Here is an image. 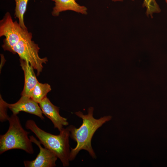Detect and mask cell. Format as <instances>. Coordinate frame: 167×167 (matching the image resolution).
Returning <instances> with one entry per match:
<instances>
[{
  "mask_svg": "<svg viewBox=\"0 0 167 167\" xmlns=\"http://www.w3.org/2000/svg\"><path fill=\"white\" fill-rule=\"evenodd\" d=\"M94 108L89 107L88 113L84 114L81 111L76 112L75 114L82 120L81 125L77 128L71 125L68 126L70 131V137L76 142L74 148H71L69 161H73L79 152L82 150L87 151L93 159L96 156L91 145L92 138L96 130L105 123L110 120L111 116H104L99 119L93 117Z\"/></svg>",
  "mask_w": 167,
  "mask_h": 167,
  "instance_id": "obj_1",
  "label": "cell"
},
{
  "mask_svg": "<svg viewBox=\"0 0 167 167\" xmlns=\"http://www.w3.org/2000/svg\"><path fill=\"white\" fill-rule=\"evenodd\" d=\"M25 127L31 130L44 147L54 153L62 162L63 167L69 165L70 131L68 127L63 128L59 135H56L46 132L39 128L32 120H28Z\"/></svg>",
  "mask_w": 167,
  "mask_h": 167,
  "instance_id": "obj_2",
  "label": "cell"
},
{
  "mask_svg": "<svg viewBox=\"0 0 167 167\" xmlns=\"http://www.w3.org/2000/svg\"><path fill=\"white\" fill-rule=\"evenodd\" d=\"M8 121L9 127L7 132L0 136V154L13 149H20L28 153H34L29 132L22 127L17 115L12 114Z\"/></svg>",
  "mask_w": 167,
  "mask_h": 167,
  "instance_id": "obj_3",
  "label": "cell"
},
{
  "mask_svg": "<svg viewBox=\"0 0 167 167\" xmlns=\"http://www.w3.org/2000/svg\"><path fill=\"white\" fill-rule=\"evenodd\" d=\"M32 34L29 32L24 36L12 49V53L17 54L20 59L28 62L37 71L39 76L43 68L42 64L48 61L47 58H40L38 52L40 49L38 44L32 40Z\"/></svg>",
  "mask_w": 167,
  "mask_h": 167,
  "instance_id": "obj_4",
  "label": "cell"
},
{
  "mask_svg": "<svg viewBox=\"0 0 167 167\" xmlns=\"http://www.w3.org/2000/svg\"><path fill=\"white\" fill-rule=\"evenodd\" d=\"M29 32L21 27L19 23L14 21L9 12L0 21V37L4 36L2 47L4 51L11 53L12 49Z\"/></svg>",
  "mask_w": 167,
  "mask_h": 167,
  "instance_id": "obj_5",
  "label": "cell"
},
{
  "mask_svg": "<svg viewBox=\"0 0 167 167\" xmlns=\"http://www.w3.org/2000/svg\"><path fill=\"white\" fill-rule=\"evenodd\" d=\"M32 143L39 147L40 151L36 158L32 161H25L24 165L25 167H54L58 157L49 149L41 146V143L33 135L29 137Z\"/></svg>",
  "mask_w": 167,
  "mask_h": 167,
  "instance_id": "obj_6",
  "label": "cell"
},
{
  "mask_svg": "<svg viewBox=\"0 0 167 167\" xmlns=\"http://www.w3.org/2000/svg\"><path fill=\"white\" fill-rule=\"evenodd\" d=\"M38 104L30 97L21 96L19 99L16 103L13 104L7 103V105L13 114L17 115L20 112H24L36 115L41 119L43 120L45 118Z\"/></svg>",
  "mask_w": 167,
  "mask_h": 167,
  "instance_id": "obj_7",
  "label": "cell"
},
{
  "mask_svg": "<svg viewBox=\"0 0 167 167\" xmlns=\"http://www.w3.org/2000/svg\"><path fill=\"white\" fill-rule=\"evenodd\" d=\"M39 104L43 114L51 121L54 127L59 132L64 126L69 125L67 119L60 115L59 108L54 105L47 97Z\"/></svg>",
  "mask_w": 167,
  "mask_h": 167,
  "instance_id": "obj_8",
  "label": "cell"
},
{
  "mask_svg": "<svg viewBox=\"0 0 167 167\" xmlns=\"http://www.w3.org/2000/svg\"><path fill=\"white\" fill-rule=\"evenodd\" d=\"M20 66L24 71V84L21 96L31 97L32 91L38 82L34 71V68L29 62L20 59Z\"/></svg>",
  "mask_w": 167,
  "mask_h": 167,
  "instance_id": "obj_9",
  "label": "cell"
},
{
  "mask_svg": "<svg viewBox=\"0 0 167 167\" xmlns=\"http://www.w3.org/2000/svg\"><path fill=\"white\" fill-rule=\"evenodd\" d=\"M55 2L52 15L54 16H58L62 11L71 10L82 14H87V8L84 6H80L75 0H51Z\"/></svg>",
  "mask_w": 167,
  "mask_h": 167,
  "instance_id": "obj_10",
  "label": "cell"
},
{
  "mask_svg": "<svg viewBox=\"0 0 167 167\" xmlns=\"http://www.w3.org/2000/svg\"><path fill=\"white\" fill-rule=\"evenodd\" d=\"M51 90V86L49 84L38 82L32 91L31 98L39 104L46 97L47 94Z\"/></svg>",
  "mask_w": 167,
  "mask_h": 167,
  "instance_id": "obj_11",
  "label": "cell"
},
{
  "mask_svg": "<svg viewBox=\"0 0 167 167\" xmlns=\"http://www.w3.org/2000/svg\"><path fill=\"white\" fill-rule=\"evenodd\" d=\"M14 0L15 2V18L18 19L19 23L22 28L25 29H28L24 24V15L26 11L28 0Z\"/></svg>",
  "mask_w": 167,
  "mask_h": 167,
  "instance_id": "obj_12",
  "label": "cell"
},
{
  "mask_svg": "<svg viewBox=\"0 0 167 167\" xmlns=\"http://www.w3.org/2000/svg\"><path fill=\"white\" fill-rule=\"evenodd\" d=\"M143 6L146 8V14L152 17L154 13H158L161 10L156 0H144Z\"/></svg>",
  "mask_w": 167,
  "mask_h": 167,
  "instance_id": "obj_13",
  "label": "cell"
},
{
  "mask_svg": "<svg viewBox=\"0 0 167 167\" xmlns=\"http://www.w3.org/2000/svg\"><path fill=\"white\" fill-rule=\"evenodd\" d=\"M7 108H8L7 103L2 98L1 95L0 97V120L2 122L8 120L9 117L7 114Z\"/></svg>",
  "mask_w": 167,
  "mask_h": 167,
  "instance_id": "obj_14",
  "label": "cell"
},
{
  "mask_svg": "<svg viewBox=\"0 0 167 167\" xmlns=\"http://www.w3.org/2000/svg\"><path fill=\"white\" fill-rule=\"evenodd\" d=\"M113 1V2H117V1H123L124 0H112ZM132 1H134L135 0H131Z\"/></svg>",
  "mask_w": 167,
  "mask_h": 167,
  "instance_id": "obj_15",
  "label": "cell"
},
{
  "mask_svg": "<svg viewBox=\"0 0 167 167\" xmlns=\"http://www.w3.org/2000/svg\"><path fill=\"white\" fill-rule=\"evenodd\" d=\"M165 1L167 4V0H165Z\"/></svg>",
  "mask_w": 167,
  "mask_h": 167,
  "instance_id": "obj_16",
  "label": "cell"
},
{
  "mask_svg": "<svg viewBox=\"0 0 167 167\" xmlns=\"http://www.w3.org/2000/svg\"></svg>",
  "mask_w": 167,
  "mask_h": 167,
  "instance_id": "obj_17",
  "label": "cell"
}]
</instances>
